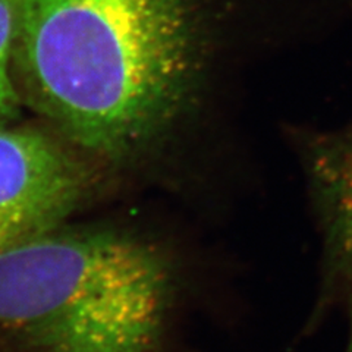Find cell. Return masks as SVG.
Returning <instances> with one entry per match:
<instances>
[{
  "instance_id": "6da1fadb",
  "label": "cell",
  "mask_w": 352,
  "mask_h": 352,
  "mask_svg": "<svg viewBox=\"0 0 352 352\" xmlns=\"http://www.w3.org/2000/svg\"><path fill=\"white\" fill-rule=\"evenodd\" d=\"M22 102L91 160L150 156L188 118L207 0H12Z\"/></svg>"
},
{
  "instance_id": "7a4b0ae2",
  "label": "cell",
  "mask_w": 352,
  "mask_h": 352,
  "mask_svg": "<svg viewBox=\"0 0 352 352\" xmlns=\"http://www.w3.org/2000/svg\"><path fill=\"white\" fill-rule=\"evenodd\" d=\"M173 296L150 242L59 228L0 254V333L34 352H147Z\"/></svg>"
},
{
  "instance_id": "3957f363",
  "label": "cell",
  "mask_w": 352,
  "mask_h": 352,
  "mask_svg": "<svg viewBox=\"0 0 352 352\" xmlns=\"http://www.w3.org/2000/svg\"><path fill=\"white\" fill-rule=\"evenodd\" d=\"M93 162L59 134L0 128V254L62 228L94 188Z\"/></svg>"
},
{
  "instance_id": "277c9868",
  "label": "cell",
  "mask_w": 352,
  "mask_h": 352,
  "mask_svg": "<svg viewBox=\"0 0 352 352\" xmlns=\"http://www.w3.org/2000/svg\"><path fill=\"white\" fill-rule=\"evenodd\" d=\"M308 170L324 234L327 270L348 313L345 352H352V129L316 141Z\"/></svg>"
},
{
  "instance_id": "5b68a950",
  "label": "cell",
  "mask_w": 352,
  "mask_h": 352,
  "mask_svg": "<svg viewBox=\"0 0 352 352\" xmlns=\"http://www.w3.org/2000/svg\"><path fill=\"white\" fill-rule=\"evenodd\" d=\"M14 32L12 0H0V128L9 125L22 103L14 72Z\"/></svg>"
}]
</instances>
